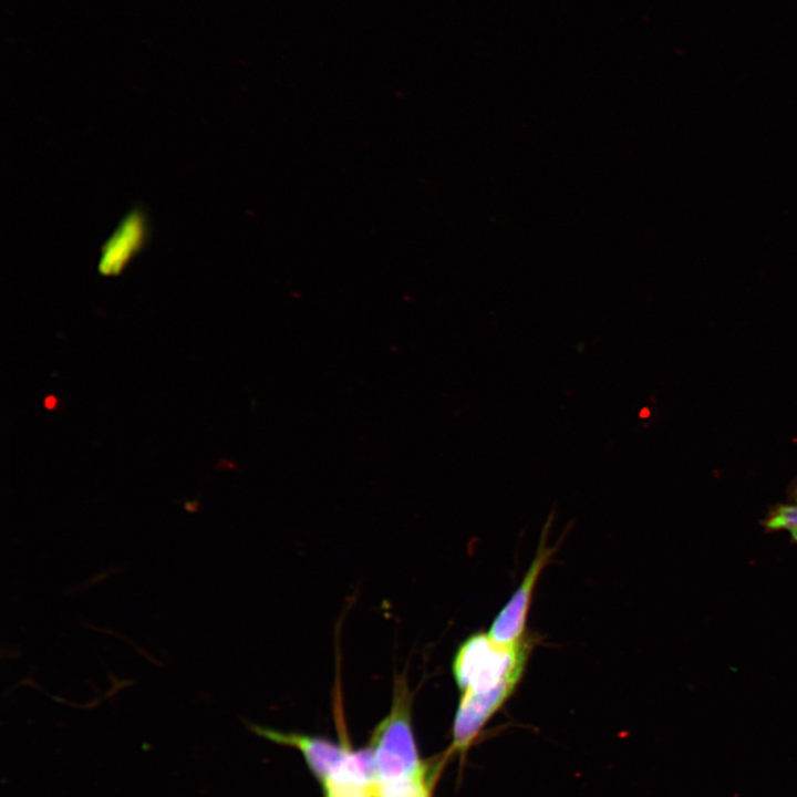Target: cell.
Instances as JSON below:
<instances>
[{
    "label": "cell",
    "mask_w": 797,
    "mask_h": 797,
    "mask_svg": "<svg viewBox=\"0 0 797 797\" xmlns=\"http://www.w3.org/2000/svg\"><path fill=\"white\" fill-rule=\"evenodd\" d=\"M364 791L371 797H431L427 775L394 780H375Z\"/></svg>",
    "instance_id": "7"
},
{
    "label": "cell",
    "mask_w": 797,
    "mask_h": 797,
    "mask_svg": "<svg viewBox=\"0 0 797 797\" xmlns=\"http://www.w3.org/2000/svg\"><path fill=\"white\" fill-rule=\"evenodd\" d=\"M412 700L405 674L396 675L390 712L376 725L370 743L376 780L427 775L426 766L418 757L412 729Z\"/></svg>",
    "instance_id": "1"
},
{
    "label": "cell",
    "mask_w": 797,
    "mask_h": 797,
    "mask_svg": "<svg viewBox=\"0 0 797 797\" xmlns=\"http://www.w3.org/2000/svg\"><path fill=\"white\" fill-rule=\"evenodd\" d=\"M363 797H371V796H370V795H368V794H366V793L364 791V795H363Z\"/></svg>",
    "instance_id": "11"
},
{
    "label": "cell",
    "mask_w": 797,
    "mask_h": 797,
    "mask_svg": "<svg viewBox=\"0 0 797 797\" xmlns=\"http://www.w3.org/2000/svg\"><path fill=\"white\" fill-rule=\"evenodd\" d=\"M794 498H795V500H796V503H797V487L795 488Z\"/></svg>",
    "instance_id": "10"
},
{
    "label": "cell",
    "mask_w": 797,
    "mask_h": 797,
    "mask_svg": "<svg viewBox=\"0 0 797 797\" xmlns=\"http://www.w3.org/2000/svg\"><path fill=\"white\" fill-rule=\"evenodd\" d=\"M552 550L545 546L544 537L537 555L507 604L493 621L488 635L499 644H513L521 640L526 628L527 613L539 575L548 562Z\"/></svg>",
    "instance_id": "5"
},
{
    "label": "cell",
    "mask_w": 797,
    "mask_h": 797,
    "mask_svg": "<svg viewBox=\"0 0 797 797\" xmlns=\"http://www.w3.org/2000/svg\"><path fill=\"white\" fill-rule=\"evenodd\" d=\"M764 525L769 530L793 529L797 527V505H779L768 515Z\"/></svg>",
    "instance_id": "8"
},
{
    "label": "cell",
    "mask_w": 797,
    "mask_h": 797,
    "mask_svg": "<svg viewBox=\"0 0 797 797\" xmlns=\"http://www.w3.org/2000/svg\"><path fill=\"white\" fill-rule=\"evenodd\" d=\"M146 225L142 213H130L102 247L99 271L103 276L118 275L130 259L143 247Z\"/></svg>",
    "instance_id": "6"
},
{
    "label": "cell",
    "mask_w": 797,
    "mask_h": 797,
    "mask_svg": "<svg viewBox=\"0 0 797 797\" xmlns=\"http://www.w3.org/2000/svg\"><path fill=\"white\" fill-rule=\"evenodd\" d=\"M250 728L261 737L300 751L322 788L339 776L350 752L322 737L280 732L259 725H250Z\"/></svg>",
    "instance_id": "4"
},
{
    "label": "cell",
    "mask_w": 797,
    "mask_h": 797,
    "mask_svg": "<svg viewBox=\"0 0 797 797\" xmlns=\"http://www.w3.org/2000/svg\"><path fill=\"white\" fill-rule=\"evenodd\" d=\"M524 638L513 644H499L488 633L468 636L452 662L459 692H486L520 680L531 648L530 641Z\"/></svg>",
    "instance_id": "2"
},
{
    "label": "cell",
    "mask_w": 797,
    "mask_h": 797,
    "mask_svg": "<svg viewBox=\"0 0 797 797\" xmlns=\"http://www.w3.org/2000/svg\"><path fill=\"white\" fill-rule=\"evenodd\" d=\"M793 539L797 542V527L789 530Z\"/></svg>",
    "instance_id": "9"
},
{
    "label": "cell",
    "mask_w": 797,
    "mask_h": 797,
    "mask_svg": "<svg viewBox=\"0 0 797 797\" xmlns=\"http://www.w3.org/2000/svg\"><path fill=\"white\" fill-rule=\"evenodd\" d=\"M518 682L511 680L486 692H460L449 753L464 755L468 751L488 720L513 694Z\"/></svg>",
    "instance_id": "3"
}]
</instances>
